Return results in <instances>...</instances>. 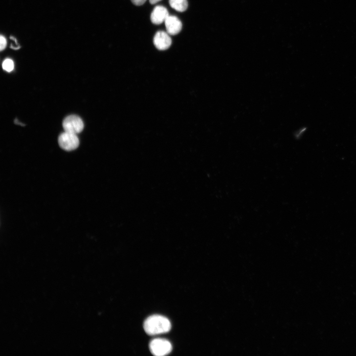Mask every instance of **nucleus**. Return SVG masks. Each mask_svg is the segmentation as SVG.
<instances>
[{
  "instance_id": "obj_1",
  "label": "nucleus",
  "mask_w": 356,
  "mask_h": 356,
  "mask_svg": "<svg viewBox=\"0 0 356 356\" xmlns=\"http://www.w3.org/2000/svg\"><path fill=\"white\" fill-rule=\"evenodd\" d=\"M145 332L155 335L169 332L171 328L170 320L163 316L155 314L147 317L143 323Z\"/></svg>"
},
{
  "instance_id": "obj_2",
  "label": "nucleus",
  "mask_w": 356,
  "mask_h": 356,
  "mask_svg": "<svg viewBox=\"0 0 356 356\" xmlns=\"http://www.w3.org/2000/svg\"><path fill=\"white\" fill-rule=\"evenodd\" d=\"M150 352L156 356H163L171 353L172 346L171 343L164 339L156 338L149 344Z\"/></svg>"
},
{
  "instance_id": "obj_3",
  "label": "nucleus",
  "mask_w": 356,
  "mask_h": 356,
  "mask_svg": "<svg viewBox=\"0 0 356 356\" xmlns=\"http://www.w3.org/2000/svg\"><path fill=\"white\" fill-rule=\"evenodd\" d=\"M58 143L63 149L71 151L78 147L79 140L77 134L65 131L59 136Z\"/></svg>"
},
{
  "instance_id": "obj_4",
  "label": "nucleus",
  "mask_w": 356,
  "mask_h": 356,
  "mask_svg": "<svg viewBox=\"0 0 356 356\" xmlns=\"http://www.w3.org/2000/svg\"><path fill=\"white\" fill-rule=\"evenodd\" d=\"M62 125L65 131L75 134L81 132L84 127L82 120L79 116L74 115L66 117Z\"/></svg>"
},
{
  "instance_id": "obj_5",
  "label": "nucleus",
  "mask_w": 356,
  "mask_h": 356,
  "mask_svg": "<svg viewBox=\"0 0 356 356\" xmlns=\"http://www.w3.org/2000/svg\"><path fill=\"white\" fill-rule=\"evenodd\" d=\"M153 43L158 49L164 50L171 46L172 40L167 32L159 31L156 32L154 37Z\"/></svg>"
},
{
  "instance_id": "obj_6",
  "label": "nucleus",
  "mask_w": 356,
  "mask_h": 356,
  "mask_svg": "<svg viewBox=\"0 0 356 356\" xmlns=\"http://www.w3.org/2000/svg\"><path fill=\"white\" fill-rule=\"evenodd\" d=\"M164 22L167 32L169 35H176L181 30L182 23L176 16L169 15Z\"/></svg>"
},
{
  "instance_id": "obj_7",
  "label": "nucleus",
  "mask_w": 356,
  "mask_h": 356,
  "mask_svg": "<svg viewBox=\"0 0 356 356\" xmlns=\"http://www.w3.org/2000/svg\"><path fill=\"white\" fill-rule=\"evenodd\" d=\"M169 15L168 11L165 7L157 5L151 12L150 19L153 24L159 25L165 22Z\"/></svg>"
},
{
  "instance_id": "obj_8",
  "label": "nucleus",
  "mask_w": 356,
  "mask_h": 356,
  "mask_svg": "<svg viewBox=\"0 0 356 356\" xmlns=\"http://www.w3.org/2000/svg\"><path fill=\"white\" fill-rule=\"evenodd\" d=\"M170 5L172 8L179 12H183L188 7L187 0H169Z\"/></svg>"
},
{
  "instance_id": "obj_9",
  "label": "nucleus",
  "mask_w": 356,
  "mask_h": 356,
  "mask_svg": "<svg viewBox=\"0 0 356 356\" xmlns=\"http://www.w3.org/2000/svg\"><path fill=\"white\" fill-rule=\"evenodd\" d=\"M2 68L7 72H9L11 71L14 68L13 61L10 59H6L2 63Z\"/></svg>"
},
{
  "instance_id": "obj_10",
  "label": "nucleus",
  "mask_w": 356,
  "mask_h": 356,
  "mask_svg": "<svg viewBox=\"0 0 356 356\" xmlns=\"http://www.w3.org/2000/svg\"><path fill=\"white\" fill-rule=\"evenodd\" d=\"M0 49L1 50H2L6 46V41L5 38L2 36H0Z\"/></svg>"
},
{
  "instance_id": "obj_11",
  "label": "nucleus",
  "mask_w": 356,
  "mask_h": 356,
  "mask_svg": "<svg viewBox=\"0 0 356 356\" xmlns=\"http://www.w3.org/2000/svg\"><path fill=\"white\" fill-rule=\"evenodd\" d=\"M146 0H131L132 2L135 5H141L145 3Z\"/></svg>"
},
{
  "instance_id": "obj_12",
  "label": "nucleus",
  "mask_w": 356,
  "mask_h": 356,
  "mask_svg": "<svg viewBox=\"0 0 356 356\" xmlns=\"http://www.w3.org/2000/svg\"><path fill=\"white\" fill-rule=\"evenodd\" d=\"M161 0H149V2L152 4H154Z\"/></svg>"
}]
</instances>
